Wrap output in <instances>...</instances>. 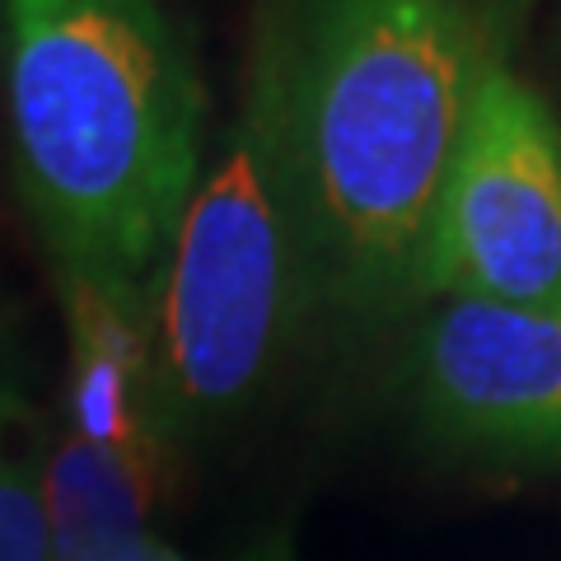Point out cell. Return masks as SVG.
<instances>
[{"label": "cell", "mask_w": 561, "mask_h": 561, "mask_svg": "<svg viewBox=\"0 0 561 561\" xmlns=\"http://www.w3.org/2000/svg\"><path fill=\"white\" fill-rule=\"evenodd\" d=\"M14 398H24V393H20V389H14V379L5 375V360H0V408H10V402H14Z\"/></svg>", "instance_id": "10"}, {"label": "cell", "mask_w": 561, "mask_h": 561, "mask_svg": "<svg viewBox=\"0 0 561 561\" xmlns=\"http://www.w3.org/2000/svg\"><path fill=\"white\" fill-rule=\"evenodd\" d=\"M66 319V431L131 463L169 496L179 440L160 408L146 286L51 272Z\"/></svg>", "instance_id": "6"}, {"label": "cell", "mask_w": 561, "mask_h": 561, "mask_svg": "<svg viewBox=\"0 0 561 561\" xmlns=\"http://www.w3.org/2000/svg\"><path fill=\"white\" fill-rule=\"evenodd\" d=\"M552 295H561V122L519 66H505L482 90L449 169L421 309Z\"/></svg>", "instance_id": "4"}, {"label": "cell", "mask_w": 561, "mask_h": 561, "mask_svg": "<svg viewBox=\"0 0 561 561\" xmlns=\"http://www.w3.org/2000/svg\"><path fill=\"white\" fill-rule=\"evenodd\" d=\"M43 440L24 398L0 408V561H47Z\"/></svg>", "instance_id": "8"}, {"label": "cell", "mask_w": 561, "mask_h": 561, "mask_svg": "<svg viewBox=\"0 0 561 561\" xmlns=\"http://www.w3.org/2000/svg\"><path fill=\"white\" fill-rule=\"evenodd\" d=\"M10 179L51 272L150 286L206 164V84L160 0H0Z\"/></svg>", "instance_id": "2"}, {"label": "cell", "mask_w": 561, "mask_h": 561, "mask_svg": "<svg viewBox=\"0 0 561 561\" xmlns=\"http://www.w3.org/2000/svg\"><path fill=\"white\" fill-rule=\"evenodd\" d=\"M402 393L416 431L454 459L561 468V295L426 305Z\"/></svg>", "instance_id": "5"}, {"label": "cell", "mask_w": 561, "mask_h": 561, "mask_svg": "<svg viewBox=\"0 0 561 561\" xmlns=\"http://www.w3.org/2000/svg\"><path fill=\"white\" fill-rule=\"evenodd\" d=\"M173 440L249 412L319 319L290 131V0H262L239 103L146 286Z\"/></svg>", "instance_id": "3"}, {"label": "cell", "mask_w": 561, "mask_h": 561, "mask_svg": "<svg viewBox=\"0 0 561 561\" xmlns=\"http://www.w3.org/2000/svg\"><path fill=\"white\" fill-rule=\"evenodd\" d=\"M164 491L66 426L43 440L47 561H154L150 515Z\"/></svg>", "instance_id": "7"}, {"label": "cell", "mask_w": 561, "mask_h": 561, "mask_svg": "<svg viewBox=\"0 0 561 561\" xmlns=\"http://www.w3.org/2000/svg\"><path fill=\"white\" fill-rule=\"evenodd\" d=\"M529 0H290V131L319 319L421 313L449 169Z\"/></svg>", "instance_id": "1"}, {"label": "cell", "mask_w": 561, "mask_h": 561, "mask_svg": "<svg viewBox=\"0 0 561 561\" xmlns=\"http://www.w3.org/2000/svg\"><path fill=\"white\" fill-rule=\"evenodd\" d=\"M239 561H295V552H290V538L286 534H272V538L253 542V548L243 552Z\"/></svg>", "instance_id": "9"}]
</instances>
